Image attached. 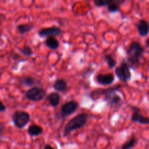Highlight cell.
<instances>
[{
    "mask_svg": "<svg viewBox=\"0 0 149 149\" xmlns=\"http://www.w3.org/2000/svg\"><path fill=\"white\" fill-rule=\"evenodd\" d=\"M121 84H116L108 88L96 89L89 93L88 97L95 101L101 96H104V100L108 106L111 108L120 105L122 101V96L117 93L118 92H121Z\"/></svg>",
    "mask_w": 149,
    "mask_h": 149,
    "instance_id": "1",
    "label": "cell"
},
{
    "mask_svg": "<svg viewBox=\"0 0 149 149\" xmlns=\"http://www.w3.org/2000/svg\"><path fill=\"white\" fill-rule=\"evenodd\" d=\"M145 52V48L138 41H132L126 49L127 61L130 67L136 68Z\"/></svg>",
    "mask_w": 149,
    "mask_h": 149,
    "instance_id": "2",
    "label": "cell"
},
{
    "mask_svg": "<svg viewBox=\"0 0 149 149\" xmlns=\"http://www.w3.org/2000/svg\"><path fill=\"white\" fill-rule=\"evenodd\" d=\"M88 117V113L83 112V113H79L77 116L70 119L64 127L63 132V137H68L74 131L78 130L84 127L87 125Z\"/></svg>",
    "mask_w": 149,
    "mask_h": 149,
    "instance_id": "3",
    "label": "cell"
},
{
    "mask_svg": "<svg viewBox=\"0 0 149 149\" xmlns=\"http://www.w3.org/2000/svg\"><path fill=\"white\" fill-rule=\"evenodd\" d=\"M12 122L16 128L22 130L26 127L30 122L31 116L27 111L22 110H17L12 114Z\"/></svg>",
    "mask_w": 149,
    "mask_h": 149,
    "instance_id": "4",
    "label": "cell"
},
{
    "mask_svg": "<svg viewBox=\"0 0 149 149\" xmlns=\"http://www.w3.org/2000/svg\"><path fill=\"white\" fill-rule=\"evenodd\" d=\"M114 73L118 79L122 82L127 83L132 79V73L130 71V65L125 60L122 61L119 66L114 69Z\"/></svg>",
    "mask_w": 149,
    "mask_h": 149,
    "instance_id": "5",
    "label": "cell"
},
{
    "mask_svg": "<svg viewBox=\"0 0 149 149\" xmlns=\"http://www.w3.org/2000/svg\"><path fill=\"white\" fill-rule=\"evenodd\" d=\"M47 90L42 87L35 86L29 89L25 93V97L27 100L33 102H39L47 97Z\"/></svg>",
    "mask_w": 149,
    "mask_h": 149,
    "instance_id": "6",
    "label": "cell"
},
{
    "mask_svg": "<svg viewBox=\"0 0 149 149\" xmlns=\"http://www.w3.org/2000/svg\"><path fill=\"white\" fill-rule=\"evenodd\" d=\"M79 108V103L76 100H70L64 103L60 108V116L66 118L74 114Z\"/></svg>",
    "mask_w": 149,
    "mask_h": 149,
    "instance_id": "7",
    "label": "cell"
},
{
    "mask_svg": "<svg viewBox=\"0 0 149 149\" xmlns=\"http://www.w3.org/2000/svg\"><path fill=\"white\" fill-rule=\"evenodd\" d=\"M132 110L131 122L139 123L141 125H149V117L146 116L141 111V109L138 106H130Z\"/></svg>",
    "mask_w": 149,
    "mask_h": 149,
    "instance_id": "8",
    "label": "cell"
},
{
    "mask_svg": "<svg viewBox=\"0 0 149 149\" xmlns=\"http://www.w3.org/2000/svg\"><path fill=\"white\" fill-rule=\"evenodd\" d=\"M63 33V31L59 26H52L49 27L42 28L38 31V35L40 38H48L51 36H58Z\"/></svg>",
    "mask_w": 149,
    "mask_h": 149,
    "instance_id": "9",
    "label": "cell"
},
{
    "mask_svg": "<svg viewBox=\"0 0 149 149\" xmlns=\"http://www.w3.org/2000/svg\"><path fill=\"white\" fill-rule=\"evenodd\" d=\"M115 77L112 73L107 74H98L95 77V81L101 86H109L113 83Z\"/></svg>",
    "mask_w": 149,
    "mask_h": 149,
    "instance_id": "10",
    "label": "cell"
},
{
    "mask_svg": "<svg viewBox=\"0 0 149 149\" xmlns=\"http://www.w3.org/2000/svg\"><path fill=\"white\" fill-rule=\"evenodd\" d=\"M135 26L138 30V34L142 37H145L149 33V23L145 19H140L135 23Z\"/></svg>",
    "mask_w": 149,
    "mask_h": 149,
    "instance_id": "11",
    "label": "cell"
},
{
    "mask_svg": "<svg viewBox=\"0 0 149 149\" xmlns=\"http://www.w3.org/2000/svg\"><path fill=\"white\" fill-rule=\"evenodd\" d=\"M45 100L51 107L56 108L58 107L61 101V95L58 92H51L47 95Z\"/></svg>",
    "mask_w": 149,
    "mask_h": 149,
    "instance_id": "12",
    "label": "cell"
},
{
    "mask_svg": "<svg viewBox=\"0 0 149 149\" xmlns=\"http://www.w3.org/2000/svg\"><path fill=\"white\" fill-rule=\"evenodd\" d=\"M18 82L21 85L26 87H33L36 84L37 81L35 77L30 75H23L18 78Z\"/></svg>",
    "mask_w": 149,
    "mask_h": 149,
    "instance_id": "13",
    "label": "cell"
},
{
    "mask_svg": "<svg viewBox=\"0 0 149 149\" xmlns=\"http://www.w3.org/2000/svg\"><path fill=\"white\" fill-rule=\"evenodd\" d=\"M125 2V0H109L106 6L108 11L110 13H116L121 10V5Z\"/></svg>",
    "mask_w": 149,
    "mask_h": 149,
    "instance_id": "14",
    "label": "cell"
},
{
    "mask_svg": "<svg viewBox=\"0 0 149 149\" xmlns=\"http://www.w3.org/2000/svg\"><path fill=\"white\" fill-rule=\"evenodd\" d=\"M52 87L58 93H64L68 89V83L66 80L63 78H58L55 80Z\"/></svg>",
    "mask_w": 149,
    "mask_h": 149,
    "instance_id": "15",
    "label": "cell"
},
{
    "mask_svg": "<svg viewBox=\"0 0 149 149\" xmlns=\"http://www.w3.org/2000/svg\"><path fill=\"white\" fill-rule=\"evenodd\" d=\"M44 132V129L42 127L36 124H32L29 125L27 130V132L31 137H38L42 135Z\"/></svg>",
    "mask_w": 149,
    "mask_h": 149,
    "instance_id": "16",
    "label": "cell"
},
{
    "mask_svg": "<svg viewBox=\"0 0 149 149\" xmlns=\"http://www.w3.org/2000/svg\"><path fill=\"white\" fill-rule=\"evenodd\" d=\"M33 27H34L33 23L31 22H29V23L17 25L16 26V30L20 35H23L31 31L33 29Z\"/></svg>",
    "mask_w": 149,
    "mask_h": 149,
    "instance_id": "17",
    "label": "cell"
},
{
    "mask_svg": "<svg viewBox=\"0 0 149 149\" xmlns=\"http://www.w3.org/2000/svg\"><path fill=\"white\" fill-rule=\"evenodd\" d=\"M138 138L135 135H132L126 142L121 146V149H132L138 145Z\"/></svg>",
    "mask_w": 149,
    "mask_h": 149,
    "instance_id": "18",
    "label": "cell"
},
{
    "mask_svg": "<svg viewBox=\"0 0 149 149\" xmlns=\"http://www.w3.org/2000/svg\"><path fill=\"white\" fill-rule=\"evenodd\" d=\"M45 45L49 49H52V50H56L59 48L60 42L56 38L54 37V36H51V37L46 38L45 41Z\"/></svg>",
    "mask_w": 149,
    "mask_h": 149,
    "instance_id": "19",
    "label": "cell"
},
{
    "mask_svg": "<svg viewBox=\"0 0 149 149\" xmlns=\"http://www.w3.org/2000/svg\"><path fill=\"white\" fill-rule=\"evenodd\" d=\"M103 59H104L105 62L107 63L108 66L110 69H113V68L115 69L116 64H117V61H116V60L115 59L112 54H106V55H105Z\"/></svg>",
    "mask_w": 149,
    "mask_h": 149,
    "instance_id": "20",
    "label": "cell"
},
{
    "mask_svg": "<svg viewBox=\"0 0 149 149\" xmlns=\"http://www.w3.org/2000/svg\"><path fill=\"white\" fill-rule=\"evenodd\" d=\"M18 50L20 53L26 57H31L33 55V52L31 47L29 45H25L22 47H19Z\"/></svg>",
    "mask_w": 149,
    "mask_h": 149,
    "instance_id": "21",
    "label": "cell"
},
{
    "mask_svg": "<svg viewBox=\"0 0 149 149\" xmlns=\"http://www.w3.org/2000/svg\"><path fill=\"white\" fill-rule=\"evenodd\" d=\"M11 58L15 62V64H17V65H18L20 63L26 62V61H28V58L24 59V58H22L18 53H16V52H13L11 53Z\"/></svg>",
    "mask_w": 149,
    "mask_h": 149,
    "instance_id": "22",
    "label": "cell"
},
{
    "mask_svg": "<svg viewBox=\"0 0 149 149\" xmlns=\"http://www.w3.org/2000/svg\"><path fill=\"white\" fill-rule=\"evenodd\" d=\"M95 6L97 7H104V6H107L108 3H109V0L106 1V0H94L93 1Z\"/></svg>",
    "mask_w": 149,
    "mask_h": 149,
    "instance_id": "23",
    "label": "cell"
},
{
    "mask_svg": "<svg viewBox=\"0 0 149 149\" xmlns=\"http://www.w3.org/2000/svg\"><path fill=\"white\" fill-rule=\"evenodd\" d=\"M4 130H5V125H4V124L3 122H1L0 123V134H1V136L4 134Z\"/></svg>",
    "mask_w": 149,
    "mask_h": 149,
    "instance_id": "24",
    "label": "cell"
},
{
    "mask_svg": "<svg viewBox=\"0 0 149 149\" xmlns=\"http://www.w3.org/2000/svg\"><path fill=\"white\" fill-rule=\"evenodd\" d=\"M6 109H7V107H6L5 105L4 104V103H3L2 101L0 102V111H1V113H3V112L5 111Z\"/></svg>",
    "mask_w": 149,
    "mask_h": 149,
    "instance_id": "25",
    "label": "cell"
},
{
    "mask_svg": "<svg viewBox=\"0 0 149 149\" xmlns=\"http://www.w3.org/2000/svg\"><path fill=\"white\" fill-rule=\"evenodd\" d=\"M44 149H55L54 147H52V146L49 145V144H46V145L44 146Z\"/></svg>",
    "mask_w": 149,
    "mask_h": 149,
    "instance_id": "26",
    "label": "cell"
},
{
    "mask_svg": "<svg viewBox=\"0 0 149 149\" xmlns=\"http://www.w3.org/2000/svg\"><path fill=\"white\" fill-rule=\"evenodd\" d=\"M146 47H149V37L147 38L146 40Z\"/></svg>",
    "mask_w": 149,
    "mask_h": 149,
    "instance_id": "27",
    "label": "cell"
},
{
    "mask_svg": "<svg viewBox=\"0 0 149 149\" xmlns=\"http://www.w3.org/2000/svg\"><path fill=\"white\" fill-rule=\"evenodd\" d=\"M148 96H149V90L148 91Z\"/></svg>",
    "mask_w": 149,
    "mask_h": 149,
    "instance_id": "28",
    "label": "cell"
}]
</instances>
